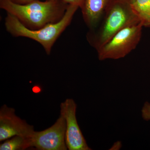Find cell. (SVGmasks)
<instances>
[{
  "label": "cell",
  "instance_id": "obj_1",
  "mask_svg": "<svg viewBox=\"0 0 150 150\" xmlns=\"http://www.w3.org/2000/svg\"><path fill=\"white\" fill-rule=\"evenodd\" d=\"M68 6L64 0H35L25 4H16L11 0H0L1 8L32 30L40 29L60 21Z\"/></svg>",
  "mask_w": 150,
  "mask_h": 150
},
{
  "label": "cell",
  "instance_id": "obj_2",
  "mask_svg": "<svg viewBox=\"0 0 150 150\" xmlns=\"http://www.w3.org/2000/svg\"><path fill=\"white\" fill-rule=\"evenodd\" d=\"M79 7L69 4L64 15L60 21L50 23L37 30L25 26L15 17L8 13L5 19L7 31L15 37L27 38L40 43L47 55L51 54L55 42L71 22Z\"/></svg>",
  "mask_w": 150,
  "mask_h": 150
},
{
  "label": "cell",
  "instance_id": "obj_3",
  "mask_svg": "<svg viewBox=\"0 0 150 150\" xmlns=\"http://www.w3.org/2000/svg\"><path fill=\"white\" fill-rule=\"evenodd\" d=\"M105 13V20L99 33L96 37H88L89 41L96 50L123 28L140 22L128 0H110Z\"/></svg>",
  "mask_w": 150,
  "mask_h": 150
},
{
  "label": "cell",
  "instance_id": "obj_4",
  "mask_svg": "<svg viewBox=\"0 0 150 150\" xmlns=\"http://www.w3.org/2000/svg\"><path fill=\"white\" fill-rule=\"evenodd\" d=\"M143 26L137 23L123 28L107 43L97 50L100 61L124 58L136 48L142 35Z\"/></svg>",
  "mask_w": 150,
  "mask_h": 150
},
{
  "label": "cell",
  "instance_id": "obj_5",
  "mask_svg": "<svg viewBox=\"0 0 150 150\" xmlns=\"http://www.w3.org/2000/svg\"><path fill=\"white\" fill-rule=\"evenodd\" d=\"M66 123L61 115L50 128L35 131L31 137V147L39 150H67Z\"/></svg>",
  "mask_w": 150,
  "mask_h": 150
},
{
  "label": "cell",
  "instance_id": "obj_6",
  "mask_svg": "<svg viewBox=\"0 0 150 150\" xmlns=\"http://www.w3.org/2000/svg\"><path fill=\"white\" fill-rule=\"evenodd\" d=\"M61 115L66 121V143L69 150H91L87 144L76 116L77 105L71 98H68L61 105Z\"/></svg>",
  "mask_w": 150,
  "mask_h": 150
},
{
  "label": "cell",
  "instance_id": "obj_7",
  "mask_svg": "<svg viewBox=\"0 0 150 150\" xmlns=\"http://www.w3.org/2000/svg\"><path fill=\"white\" fill-rule=\"evenodd\" d=\"M35 131L33 126L22 120L12 108L4 105L0 109V142L16 136L31 137Z\"/></svg>",
  "mask_w": 150,
  "mask_h": 150
},
{
  "label": "cell",
  "instance_id": "obj_8",
  "mask_svg": "<svg viewBox=\"0 0 150 150\" xmlns=\"http://www.w3.org/2000/svg\"><path fill=\"white\" fill-rule=\"evenodd\" d=\"M110 0H84L81 7L83 17L88 26L95 28L99 22Z\"/></svg>",
  "mask_w": 150,
  "mask_h": 150
},
{
  "label": "cell",
  "instance_id": "obj_9",
  "mask_svg": "<svg viewBox=\"0 0 150 150\" xmlns=\"http://www.w3.org/2000/svg\"><path fill=\"white\" fill-rule=\"evenodd\" d=\"M131 4L143 27H150V0H135Z\"/></svg>",
  "mask_w": 150,
  "mask_h": 150
},
{
  "label": "cell",
  "instance_id": "obj_10",
  "mask_svg": "<svg viewBox=\"0 0 150 150\" xmlns=\"http://www.w3.org/2000/svg\"><path fill=\"white\" fill-rule=\"evenodd\" d=\"M31 147V137L21 136L11 137L0 145L1 150H23Z\"/></svg>",
  "mask_w": 150,
  "mask_h": 150
},
{
  "label": "cell",
  "instance_id": "obj_11",
  "mask_svg": "<svg viewBox=\"0 0 150 150\" xmlns=\"http://www.w3.org/2000/svg\"><path fill=\"white\" fill-rule=\"evenodd\" d=\"M142 118L146 121H150V103L145 102L142 110Z\"/></svg>",
  "mask_w": 150,
  "mask_h": 150
},
{
  "label": "cell",
  "instance_id": "obj_12",
  "mask_svg": "<svg viewBox=\"0 0 150 150\" xmlns=\"http://www.w3.org/2000/svg\"><path fill=\"white\" fill-rule=\"evenodd\" d=\"M68 4L74 5L81 8L83 4L84 0H64Z\"/></svg>",
  "mask_w": 150,
  "mask_h": 150
},
{
  "label": "cell",
  "instance_id": "obj_13",
  "mask_svg": "<svg viewBox=\"0 0 150 150\" xmlns=\"http://www.w3.org/2000/svg\"><path fill=\"white\" fill-rule=\"evenodd\" d=\"M14 3L16 4H25L28 3L32 2L35 0H11Z\"/></svg>",
  "mask_w": 150,
  "mask_h": 150
},
{
  "label": "cell",
  "instance_id": "obj_14",
  "mask_svg": "<svg viewBox=\"0 0 150 150\" xmlns=\"http://www.w3.org/2000/svg\"><path fill=\"white\" fill-rule=\"evenodd\" d=\"M128 1H129V2L131 3V4H132L135 1V0H128Z\"/></svg>",
  "mask_w": 150,
  "mask_h": 150
}]
</instances>
